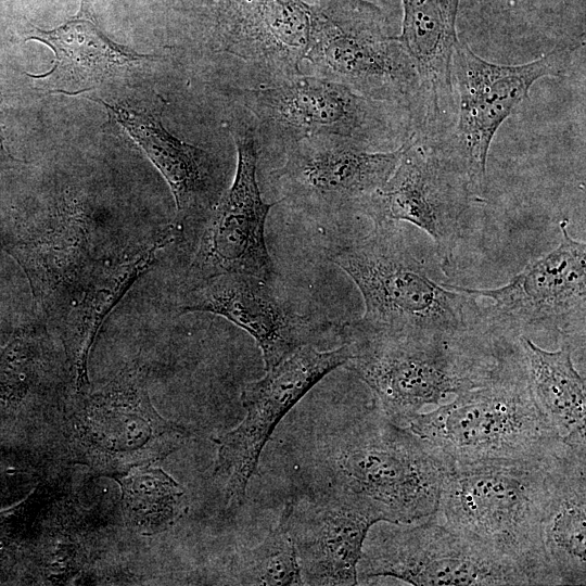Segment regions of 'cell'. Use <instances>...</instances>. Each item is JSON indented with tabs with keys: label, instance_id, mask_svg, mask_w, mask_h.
I'll use <instances>...</instances> for the list:
<instances>
[{
	"label": "cell",
	"instance_id": "6da1fadb",
	"mask_svg": "<svg viewBox=\"0 0 586 586\" xmlns=\"http://www.w3.org/2000/svg\"><path fill=\"white\" fill-rule=\"evenodd\" d=\"M331 260L364 298L365 313L343 323L348 329L408 336H493L480 298L456 284L435 281L412 253L399 222L373 224L368 235L339 247Z\"/></svg>",
	"mask_w": 586,
	"mask_h": 586
},
{
	"label": "cell",
	"instance_id": "7a4b0ae2",
	"mask_svg": "<svg viewBox=\"0 0 586 586\" xmlns=\"http://www.w3.org/2000/svg\"><path fill=\"white\" fill-rule=\"evenodd\" d=\"M352 352L344 367L372 392L373 404L408 426L420 410L489 381L517 348L494 336L449 339L358 332L339 326Z\"/></svg>",
	"mask_w": 586,
	"mask_h": 586
},
{
	"label": "cell",
	"instance_id": "3957f363",
	"mask_svg": "<svg viewBox=\"0 0 586 586\" xmlns=\"http://www.w3.org/2000/svg\"><path fill=\"white\" fill-rule=\"evenodd\" d=\"M408 428L450 470L544 459L565 444L533 397L519 344L489 381L418 413Z\"/></svg>",
	"mask_w": 586,
	"mask_h": 586
},
{
	"label": "cell",
	"instance_id": "277c9868",
	"mask_svg": "<svg viewBox=\"0 0 586 586\" xmlns=\"http://www.w3.org/2000/svg\"><path fill=\"white\" fill-rule=\"evenodd\" d=\"M321 466L328 485L368 499L390 523L434 514L450 469L408 426L372 403L327 434Z\"/></svg>",
	"mask_w": 586,
	"mask_h": 586
},
{
	"label": "cell",
	"instance_id": "5b68a950",
	"mask_svg": "<svg viewBox=\"0 0 586 586\" xmlns=\"http://www.w3.org/2000/svg\"><path fill=\"white\" fill-rule=\"evenodd\" d=\"M552 456L453 468L444 479L432 515L514 562L535 585H559L542 536Z\"/></svg>",
	"mask_w": 586,
	"mask_h": 586
},
{
	"label": "cell",
	"instance_id": "8992f818",
	"mask_svg": "<svg viewBox=\"0 0 586 586\" xmlns=\"http://www.w3.org/2000/svg\"><path fill=\"white\" fill-rule=\"evenodd\" d=\"M305 58L319 77L405 107L412 129L419 98L417 71L378 5L368 0L314 5Z\"/></svg>",
	"mask_w": 586,
	"mask_h": 586
},
{
	"label": "cell",
	"instance_id": "52a82bcc",
	"mask_svg": "<svg viewBox=\"0 0 586 586\" xmlns=\"http://www.w3.org/2000/svg\"><path fill=\"white\" fill-rule=\"evenodd\" d=\"M241 99L262 130L286 145L314 136H336L370 150L400 145L411 132L405 107L319 76L300 74L246 89Z\"/></svg>",
	"mask_w": 586,
	"mask_h": 586
},
{
	"label": "cell",
	"instance_id": "ba28073f",
	"mask_svg": "<svg viewBox=\"0 0 586 586\" xmlns=\"http://www.w3.org/2000/svg\"><path fill=\"white\" fill-rule=\"evenodd\" d=\"M577 49L578 44H560L531 62L502 65L457 42L451 60L455 120L440 141L476 196L485 190L488 152L501 124L538 79L563 75Z\"/></svg>",
	"mask_w": 586,
	"mask_h": 586
},
{
	"label": "cell",
	"instance_id": "9c48e42d",
	"mask_svg": "<svg viewBox=\"0 0 586 586\" xmlns=\"http://www.w3.org/2000/svg\"><path fill=\"white\" fill-rule=\"evenodd\" d=\"M357 573L358 582L390 576L417 586L535 585L514 562L433 515L412 523L373 524Z\"/></svg>",
	"mask_w": 586,
	"mask_h": 586
},
{
	"label": "cell",
	"instance_id": "30bf717a",
	"mask_svg": "<svg viewBox=\"0 0 586 586\" xmlns=\"http://www.w3.org/2000/svg\"><path fill=\"white\" fill-rule=\"evenodd\" d=\"M189 436L186 428L155 410L138 366L94 393H82L71 417L77 459L112 479L167 457Z\"/></svg>",
	"mask_w": 586,
	"mask_h": 586
},
{
	"label": "cell",
	"instance_id": "8fae6325",
	"mask_svg": "<svg viewBox=\"0 0 586 586\" xmlns=\"http://www.w3.org/2000/svg\"><path fill=\"white\" fill-rule=\"evenodd\" d=\"M560 228V244L528 263L507 284L495 289L458 285L491 301L482 309L487 331L495 337L517 341L519 335L546 332L574 348L584 347L586 244L569 234L566 220Z\"/></svg>",
	"mask_w": 586,
	"mask_h": 586
},
{
	"label": "cell",
	"instance_id": "7c38bea8",
	"mask_svg": "<svg viewBox=\"0 0 586 586\" xmlns=\"http://www.w3.org/2000/svg\"><path fill=\"white\" fill-rule=\"evenodd\" d=\"M476 196L437 139L410 132L386 183L362 205L373 224H412L426 232L444 272L454 268L463 215Z\"/></svg>",
	"mask_w": 586,
	"mask_h": 586
},
{
	"label": "cell",
	"instance_id": "4fadbf2b",
	"mask_svg": "<svg viewBox=\"0 0 586 586\" xmlns=\"http://www.w3.org/2000/svg\"><path fill=\"white\" fill-rule=\"evenodd\" d=\"M352 352L346 343L330 351L310 344L297 348L266 374L245 384L241 403L243 420L216 442L215 475L225 484L227 509H239L263 447L279 421L324 375L344 366Z\"/></svg>",
	"mask_w": 586,
	"mask_h": 586
},
{
	"label": "cell",
	"instance_id": "5bb4252c",
	"mask_svg": "<svg viewBox=\"0 0 586 586\" xmlns=\"http://www.w3.org/2000/svg\"><path fill=\"white\" fill-rule=\"evenodd\" d=\"M404 142L390 151L369 149L342 137L314 136L288 145L270 179L294 207L311 213L361 209L394 173Z\"/></svg>",
	"mask_w": 586,
	"mask_h": 586
},
{
	"label": "cell",
	"instance_id": "9a60e30c",
	"mask_svg": "<svg viewBox=\"0 0 586 586\" xmlns=\"http://www.w3.org/2000/svg\"><path fill=\"white\" fill-rule=\"evenodd\" d=\"M230 133L238 155L234 180L206 224L191 277L199 281L241 272L273 283L275 266L265 241V222L273 204L263 201L256 180L255 127L252 120L235 118L230 123Z\"/></svg>",
	"mask_w": 586,
	"mask_h": 586
},
{
	"label": "cell",
	"instance_id": "2e32d148",
	"mask_svg": "<svg viewBox=\"0 0 586 586\" xmlns=\"http://www.w3.org/2000/svg\"><path fill=\"white\" fill-rule=\"evenodd\" d=\"M281 514L296 549L304 585H357L366 536L373 524L386 522L373 502L328 484L292 498Z\"/></svg>",
	"mask_w": 586,
	"mask_h": 586
},
{
	"label": "cell",
	"instance_id": "e0dca14e",
	"mask_svg": "<svg viewBox=\"0 0 586 586\" xmlns=\"http://www.w3.org/2000/svg\"><path fill=\"white\" fill-rule=\"evenodd\" d=\"M221 51L277 81L301 74L314 5L304 0H204Z\"/></svg>",
	"mask_w": 586,
	"mask_h": 586
},
{
	"label": "cell",
	"instance_id": "ac0fdd59",
	"mask_svg": "<svg viewBox=\"0 0 586 586\" xmlns=\"http://www.w3.org/2000/svg\"><path fill=\"white\" fill-rule=\"evenodd\" d=\"M271 284L247 273L215 275L195 281L178 310L215 314L245 330L260 348L267 371L332 326L293 311Z\"/></svg>",
	"mask_w": 586,
	"mask_h": 586
},
{
	"label": "cell",
	"instance_id": "d6986e66",
	"mask_svg": "<svg viewBox=\"0 0 586 586\" xmlns=\"http://www.w3.org/2000/svg\"><path fill=\"white\" fill-rule=\"evenodd\" d=\"M404 17L398 36L419 79L412 132L430 139L446 137L455 120L451 60L460 0H402Z\"/></svg>",
	"mask_w": 586,
	"mask_h": 586
},
{
	"label": "cell",
	"instance_id": "ffe728a7",
	"mask_svg": "<svg viewBox=\"0 0 586 586\" xmlns=\"http://www.w3.org/2000/svg\"><path fill=\"white\" fill-rule=\"evenodd\" d=\"M564 442L548 466L543 544L559 585H585L586 441Z\"/></svg>",
	"mask_w": 586,
	"mask_h": 586
},
{
	"label": "cell",
	"instance_id": "44dd1931",
	"mask_svg": "<svg viewBox=\"0 0 586 586\" xmlns=\"http://www.w3.org/2000/svg\"><path fill=\"white\" fill-rule=\"evenodd\" d=\"M26 40L40 41L54 53L47 73L26 75L40 81L39 87L47 91L66 94L87 91L149 56L106 37L92 18L88 0H81L76 16L53 29L33 27Z\"/></svg>",
	"mask_w": 586,
	"mask_h": 586
},
{
	"label": "cell",
	"instance_id": "7402d4cb",
	"mask_svg": "<svg viewBox=\"0 0 586 586\" xmlns=\"http://www.w3.org/2000/svg\"><path fill=\"white\" fill-rule=\"evenodd\" d=\"M100 102L166 179L176 202L177 222L212 206L219 191L215 166L206 151L176 138L153 113Z\"/></svg>",
	"mask_w": 586,
	"mask_h": 586
},
{
	"label": "cell",
	"instance_id": "603a6c76",
	"mask_svg": "<svg viewBox=\"0 0 586 586\" xmlns=\"http://www.w3.org/2000/svg\"><path fill=\"white\" fill-rule=\"evenodd\" d=\"M177 234L174 226L168 227L136 259L97 277L75 310L67 314L64 344L75 373L77 392L86 393L89 386L88 359L106 317L133 282L154 265L157 252L173 242Z\"/></svg>",
	"mask_w": 586,
	"mask_h": 586
},
{
	"label": "cell",
	"instance_id": "cb8c5ba5",
	"mask_svg": "<svg viewBox=\"0 0 586 586\" xmlns=\"http://www.w3.org/2000/svg\"><path fill=\"white\" fill-rule=\"evenodd\" d=\"M522 361L533 397L542 412L563 440L585 437L586 383L575 368L568 341L556 351H547L527 335H519Z\"/></svg>",
	"mask_w": 586,
	"mask_h": 586
},
{
	"label": "cell",
	"instance_id": "d4e9b609",
	"mask_svg": "<svg viewBox=\"0 0 586 586\" xmlns=\"http://www.w3.org/2000/svg\"><path fill=\"white\" fill-rule=\"evenodd\" d=\"M127 525L141 535L171 527L187 511L184 488L160 468L142 466L115 477Z\"/></svg>",
	"mask_w": 586,
	"mask_h": 586
},
{
	"label": "cell",
	"instance_id": "484cf974",
	"mask_svg": "<svg viewBox=\"0 0 586 586\" xmlns=\"http://www.w3.org/2000/svg\"><path fill=\"white\" fill-rule=\"evenodd\" d=\"M233 572L241 585H304L296 549L282 514L259 545L235 556Z\"/></svg>",
	"mask_w": 586,
	"mask_h": 586
},
{
	"label": "cell",
	"instance_id": "4316f807",
	"mask_svg": "<svg viewBox=\"0 0 586 586\" xmlns=\"http://www.w3.org/2000/svg\"><path fill=\"white\" fill-rule=\"evenodd\" d=\"M40 495L36 489L17 506L0 511V574L10 572L16 563Z\"/></svg>",
	"mask_w": 586,
	"mask_h": 586
},
{
	"label": "cell",
	"instance_id": "83f0119b",
	"mask_svg": "<svg viewBox=\"0 0 586 586\" xmlns=\"http://www.w3.org/2000/svg\"><path fill=\"white\" fill-rule=\"evenodd\" d=\"M7 160L14 161V157H12L9 154V152L7 151L4 146L3 135H2V97L0 94V161H7Z\"/></svg>",
	"mask_w": 586,
	"mask_h": 586
},
{
	"label": "cell",
	"instance_id": "f1b7e54d",
	"mask_svg": "<svg viewBox=\"0 0 586 586\" xmlns=\"http://www.w3.org/2000/svg\"><path fill=\"white\" fill-rule=\"evenodd\" d=\"M483 4H498L505 0H479Z\"/></svg>",
	"mask_w": 586,
	"mask_h": 586
}]
</instances>
